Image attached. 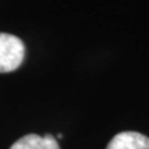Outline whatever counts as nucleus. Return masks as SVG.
<instances>
[{
	"instance_id": "obj_2",
	"label": "nucleus",
	"mask_w": 149,
	"mask_h": 149,
	"mask_svg": "<svg viewBox=\"0 0 149 149\" xmlns=\"http://www.w3.org/2000/svg\"><path fill=\"white\" fill-rule=\"evenodd\" d=\"M106 149H149V138L138 132H122L112 138Z\"/></svg>"
},
{
	"instance_id": "obj_1",
	"label": "nucleus",
	"mask_w": 149,
	"mask_h": 149,
	"mask_svg": "<svg viewBox=\"0 0 149 149\" xmlns=\"http://www.w3.org/2000/svg\"><path fill=\"white\" fill-rule=\"evenodd\" d=\"M25 47L19 37L0 32V73L11 72L21 65Z\"/></svg>"
},
{
	"instance_id": "obj_3",
	"label": "nucleus",
	"mask_w": 149,
	"mask_h": 149,
	"mask_svg": "<svg viewBox=\"0 0 149 149\" xmlns=\"http://www.w3.org/2000/svg\"><path fill=\"white\" fill-rule=\"evenodd\" d=\"M10 149H60V146L51 134H45L44 137L26 134L14 143Z\"/></svg>"
}]
</instances>
